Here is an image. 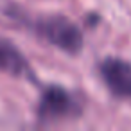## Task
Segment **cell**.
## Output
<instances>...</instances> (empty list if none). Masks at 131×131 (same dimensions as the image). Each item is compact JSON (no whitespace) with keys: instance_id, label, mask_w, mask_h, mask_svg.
Instances as JSON below:
<instances>
[{"instance_id":"obj_1","label":"cell","mask_w":131,"mask_h":131,"mask_svg":"<svg viewBox=\"0 0 131 131\" xmlns=\"http://www.w3.org/2000/svg\"><path fill=\"white\" fill-rule=\"evenodd\" d=\"M7 15L16 24L29 29L32 34H36L38 38L45 40L47 43L58 47L67 54H79L83 49V43H84L83 32L74 22H70L63 15H47V16L41 15L32 18L16 7H11Z\"/></svg>"},{"instance_id":"obj_2","label":"cell","mask_w":131,"mask_h":131,"mask_svg":"<svg viewBox=\"0 0 131 131\" xmlns=\"http://www.w3.org/2000/svg\"><path fill=\"white\" fill-rule=\"evenodd\" d=\"M83 113L81 102L72 92L59 84H47L41 88L36 115L40 122H58L65 118H75Z\"/></svg>"},{"instance_id":"obj_3","label":"cell","mask_w":131,"mask_h":131,"mask_svg":"<svg viewBox=\"0 0 131 131\" xmlns=\"http://www.w3.org/2000/svg\"><path fill=\"white\" fill-rule=\"evenodd\" d=\"M99 74L113 95L131 99V63L120 58H106L99 63Z\"/></svg>"},{"instance_id":"obj_4","label":"cell","mask_w":131,"mask_h":131,"mask_svg":"<svg viewBox=\"0 0 131 131\" xmlns=\"http://www.w3.org/2000/svg\"><path fill=\"white\" fill-rule=\"evenodd\" d=\"M0 70L13 77H20L32 83L36 81V74L27 58L20 52L16 45H13L6 38H0Z\"/></svg>"}]
</instances>
